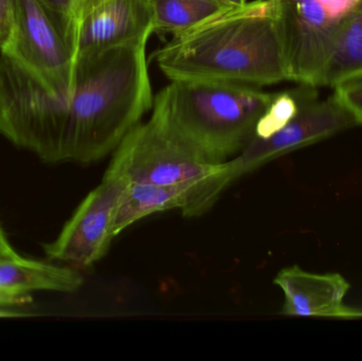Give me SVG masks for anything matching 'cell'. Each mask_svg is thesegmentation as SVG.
I'll return each mask as SVG.
<instances>
[{
    "mask_svg": "<svg viewBox=\"0 0 362 361\" xmlns=\"http://www.w3.org/2000/svg\"><path fill=\"white\" fill-rule=\"evenodd\" d=\"M154 57L170 81L259 88L289 81L278 0H253L228 8L172 36Z\"/></svg>",
    "mask_w": 362,
    "mask_h": 361,
    "instance_id": "obj_1",
    "label": "cell"
},
{
    "mask_svg": "<svg viewBox=\"0 0 362 361\" xmlns=\"http://www.w3.org/2000/svg\"><path fill=\"white\" fill-rule=\"evenodd\" d=\"M150 38L82 57L72 90L61 97L64 162H97L118 148L154 105L146 47Z\"/></svg>",
    "mask_w": 362,
    "mask_h": 361,
    "instance_id": "obj_2",
    "label": "cell"
},
{
    "mask_svg": "<svg viewBox=\"0 0 362 361\" xmlns=\"http://www.w3.org/2000/svg\"><path fill=\"white\" fill-rule=\"evenodd\" d=\"M274 97L247 85L171 81L155 97L151 114L198 158L223 165L252 139Z\"/></svg>",
    "mask_w": 362,
    "mask_h": 361,
    "instance_id": "obj_3",
    "label": "cell"
},
{
    "mask_svg": "<svg viewBox=\"0 0 362 361\" xmlns=\"http://www.w3.org/2000/svg\"><path fill=\"white\" fill-rule=\"evenodd\" d=\"M361 0H278L289 81L320 86L338 40Z\"/></svg>",
    "mask_w": 362,
    "mask_h": 361,
    "instance_id": "obj_4",
    "label": "cell"
},
{
    "mask_svg": "<svg viewBox=\"0 0 362 361\" xmlns=\"http://www.w3.org/2000/svg\"><path fill=\"white\" fill-rule=\"evenodd\" d=\"M357 125L352 114L332 95L319 101L315 90L308 95L293 120L266 139L252 138L246 148L206 184L204 203L212 208L234 182L255 170L293 150L312 146Z\"/></svg>",
    "mask_w": 362,
    "mask_h": 361,
    "instance_id": "obj_5",
    "label": "cell"
},
{
    "mask_svg": "<svg viewBox=\"0 0 362 361\" xmlns=\"http://www.w3.org/2000/svg\"><path fill=\"white\" fill-rule=\"evenodd\" d=\"M223 165L198 158L151 114L114 150L103 177L118 178L127 184L202 182L218 174Z\"/></svg>",
    "mask_w": 362,
    "mask_h": 361,
    "instance_id": "obj_6",
    "label": "cell"
},
{
    "mask_svg": "<svg viewBox=\"0 0 362 361\" xmlns=\"http://www.w3.org/2000/svg\"><path fill=\"white\" fill-rule=\"evenodd\" d=\"M0 54L8 57L53 95L74 87V63L63 36L38 0H15L14 25Z\"/></svg>",
    "mask_w": 362,
    "mask_h": 361,
    "instance_id": "obj_7",
    "label": "cell"
},
{
    "mask_svg": "<svg viewBox=\"0 0 362 361\" xmlns=\"http://www.w3.org/2000/svg\"><path fill=\"white\" fill-rule=\"evenodd\" d=\"M152 34L151 0H72L68 47L74 64Z\"/></svg>",
    "mask_w": 362,
    "mask_h": 361,
    "instance_id": "obj_8",
    "label": "cell"
},
{
    "mask_svg": "<svg viewBox=\"0 0 362 361\" xmlns=\"http://www.w3.org/2000/svg\"><path fill=\"white\" fill-rule=\"evenodd\" d=\"M127 187L118 178L103 177L83 199L59 237L45 244L46 256L76 271L88 269L102 260L114 241L112 222Z\"/></svg>",
    "mask_w": 362,
    "mask_h": 361,
    "instance_id": "obj_9",
    "label": "cell"
},
{
    "mask_svg": "<svg viewBox=\"0 0 362 361\" xmlns=\"http://www.w3.org/2000/svg\"><path fill=\"white\" fill-rule=\"evenodd\" d=\"M274 283L284 295L281 314L296 317L362 318V309L344 303L351 284L338 273H314L298 265L285 267L274 277Z\"/></svg>",
    "mask_w": 362,
    "mask_h": 361,
    "instance_id": "obj_10",
    "label": "cell"
},
{
    "mask_svg": "<svg viewBox=\"0 0 362 361\" xmlns=\"http://www.w3.org/2000/svg\"><path fill=\"white\" fill-rule=\"evenodd\" d=\"M84 283L78 271L19 256L0 263V307L25 304L38 290L72 294Z\"/></svg>",
    "mask_w": 362,
    "mask_h": 361,
    "instance_id": "obj_11",
    "label": "cell"
},
{
    "mask_svg": "<svg viewBox=\"0 0 362 361\" xmlns=\"http://www.w3.org/2000/svg\"><path fill=\"white\" fill-rule=\"evenodd\" d=\"M206 182L177 184H127L117 206L112 235L114 239L135 223L160 212L180 210L189 205Z\"/></svg>",
    "mask_w": 362,
    "mask_h": 361,
    "instance_id": "obj_12",
    "label": "cell"
},
{
    "mask_svg": "<svg viewBox=\"0 0 362 361\" xmlns=\"http://www.w3.org/2000/svg\"><path fill=\"white\" fill-rule=\"evenodd\" d=\"M151 6L153 33L172 36L187 31L232 8L219 0H151Z\"/></svg>",
    "mask_w": 362,
    "mask_h": 361,
    "instance_id": "obj_13",
    "label": "cell"
},
{
    "mask_svg": "<svg viewBox=\"0 0 362 361\" xmlns=\"http://www.w3.org/2000/svg\"><path fill=\"white\" fill-rule=\"evenodd\" d=\"M362 70V0L338 40L325 68L320 86L334 87L339 81Z\"/></svg>",
    "mask_w": 362,
    "mask_h": 361,
    "instance_id": "obj_14",
    "label": "cell"
},
{
    "mask_svg": "<svg viewBox=\"0 0 362 361\" xmlns=\"http://www.w3.org/2000/svg\"><path fill=\"white\" fill-rule=\"evenodd\" d=\"M301 85V87L293 90L274 93L272 103L257 121L252 138L266 139L295 118L304 100L316 90L315 86Z\"/></svg>",
    "mask_w": 362,
    "mask_h": 361,
    "instance_id": "obj_15",
    "label": "cell"
},
{
    "mask_svg": "<svg viewBox=\"0 0 362 361\" xmlns=\"http://www.w3.org/2000/svg\"><path fill=\"white\" fill-rule=\"evenodd\" d=\"M334 88L336 99L352 114L356 124L362 125V70L339 81Z\"/></svg>",
    "mask_w": 362,
    "mask_h": 361,
    "instance_id": "obj_16",
    "label": "cell"
},
{
    "mask_svg": "<svg viewBox=\"0 0 362 361\" xmlns=\"http://www.w3.org/2000/svg\"><path fill=\"white\" fill-rule=\"evenodd\" d=\"M68 46L72 0H38ZM69 48V47H68Z\"/></svg>",
    "mask_w": 362,
    "mask_h": 361,
    "instance_id": "obj_17",
    "label": "cell"
},
{
    "mask_svg": "<svg viewBox=\"0 0 362 361\" xmlns=\"http://www.w3.org/2000/svg\"><path fill=\"white\" fill-rule=\"evenodd\" d=\"M15 0H0V49L6 46L14 25Z\"/></svg>",
    "mask_w": 362,
    "mask_h": 361,
    "instance_id": "obj_18",
    "label": "cell"
},
{
    "mask_svg": "<svg viewBox=\"0 0 362 361\" xmlns=\"http://www.w3.org/2000/svg\"><path fill=\"white\" fill-rule=\"evenodd\" d=\"M16 250L12 247L6 233L0 226V263L8 262V261L16 260L19 258Z\"/></svg>",
    "mask_w": 362,
    "mask_h": 361,
    "instance_id": "obj_19",
    "label": "cell"
},
{
    "mask_svg": "<svg viewBox=\"0 0 362 361\" xmlns=\"http://www.w3.org/2000/svg\"><path fill=\"white\" fill-rule=\"evenodd\" d=\"M219 1L223 2V4H227V6H242L244 4H246L247 0H219Z\"/></svg>",
    "mask_w": 362,
    "mask_h": 361,
    "instance_id": "obj_20",
    "label": "cell"
},
{
    "mask_svg": "<svg viewBox=\"0 0 362 361\" xmlns=\"http://www.w3.org/2000/svg\"><path fill=\"white\" fill-rule=\"evenodd\" d=\"M12 316H15V314L8 313V312L1 311V309H0V317H12Z\"/></svg>",
    "mask_w": 362,
    "mask_h": 361,
    "instance_id": "obj_21",
    "label": "cell"
}]
</instances>
